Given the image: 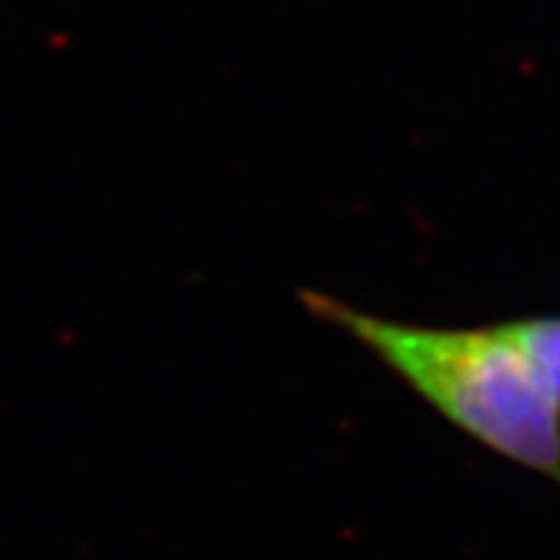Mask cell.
<instances>
[{
	"label": "cell",
	"mask_w": 560,
	"mask_h": 560,
	"mask_svg": "<svg viewBox=\"0 0 560 560\" xmlns=\"http://www.w3.org/2000/svg\"><path fill=\"white\" fill-rule=\"evenodd\" d=\"M311 319L334 327L458 433L560 487V405L504 325L401 322L299 288Z\"/></svg>",
	"instance_id": "6da1fadb"
},
{
	"label": "cell",
	"mask_w": 560,
	"mask_h": 560,
	"mask_svg": "<svg viewBox=\"0 0 560 560\" xmlns=\"http://www.w3.org/2000/svg\"><path fill=\"white\" fill-rule=\"evenodd\" d=\"M515 345L538 370L540 382L547 384L560 405V316H526V319L501 322Z\"/></svg>",
	"instance_id": "7a4b0ae2"
}]
</instances>
